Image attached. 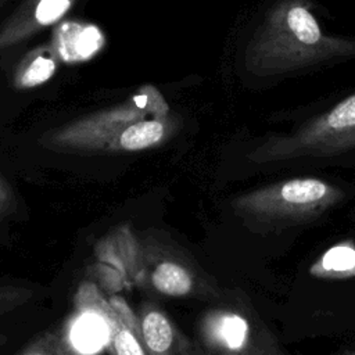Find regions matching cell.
I'll use <instances>...</instances> for the list:
<instances>
[{
  "label": "cell",
  "mask_w": 355,
  "mask_h": 355,
  "mask_svg": "<svg viewBox=\"0 0 355 355\" xmlns=\"http://www.w3.org/2000/svg\"><path fill=\"white\" fill-rule=\"evenodd\" d=\"M75 0H35L29 11H22L0 33V47L11 46L39 29L58 22L72 7Z\"/></svg>",
  "instance_id": "obj_10"
},
{
  "label": "cell",
  "mask_w": 355,
  "mask_h": 355,
  "mask_svg": "<svg viewBox=\"0 0 355 355\" xmlns=\"http://www.w3.org/2000/svg\"><path fill=\"white\" fill-rule=\"evenodd\" d=\"M344 198L334 183L316 176H297L237 196L232 207L250 226L277 230L309 223Z\"/></svg>",
  "instance_id": "obj_4"
},
{
  "label": "cell",
  "mask_w": 355,
  "mask_h": 355,
  "mask_svg": "<svg viewBox=\"0 0 355 355\" xmlns=\"http://www.w3.org/2000/svg\"><path fill=\"white\" fill-rule=\"evenodd\" d=\"M6 343H7V336L3 334V333H0V348H1Z\"/></svg>",
  "instance_id": "obj_17"
},
{
  "label": "cell",
  "mask_w": 355,
  "mask_h": 355,
  "mask_svg": "<svg viewBox=\"0 0 355 355\" xmlns=\"http://www.w3.org/2000/svg\"><path fill=\"white\" fill-rule=\"evenodd\" d=\"M273 119L290 125L257 137L245 153L250 162L277 165L355 155V87L276 112Z\"/></svg>",
  "instance_id": "obj_2"
},
{
  "label": "cell",
  "mask_w": 355,
  "mask_h": 355,
  "mask_svg": "<svg viewBox=\"0 0 355 355\" xmlns=\"http://www.w3.org/2000/svg\"><path fill=\"white\" fill-rule=\"evenodd\" d=\"M313 272L322 276H347L355 273V248L349 244H338L330 248L313 266Z\"/></svg>",
  "instance_id": "obj_14"
},
{
  "label": "cell",
  "mask_w": 355,
  "mask_h": 355,
  "mask_svg": "<svg viewBox=\"0 0 355 355\" xmlns=\"http://www.w3.org/2000/svg\"><path fill=\"white\" fill-rule=\"evenodd\" d=\"M272 355H286V354H284V352H283V349L280 348L279 351H276V352H275V354H272Z\"/></svg>",
  "instance_id": "obj_18"
},
{
  "label": "cell",
  "mask_w": 355,
  "mask_h": 355,
  "mask_svg": "<svg viewBox=\"0 0 355 355\" xmlns=\"http://www.w3.org/2000/svg\"><path fill=\"white\" fill-rule=\"evenodd\" d=\"M108 239L110 262L122 268L141 287L173 298L218 295L191 261L157 239H139L126 227L115 230L114 237Z\"/></svg>",
  "instance_id": "obj_3"
},
{
  "label": "cell",
  "mask_w": 355,
  "mask_h": 355,
  "mask_svg": "<svg viewBox=\"0 0 355 355\" xmlns=\"http://www.w3.org/2000/svg\"><path fill=\"white\" fill-rule=\"evenodd\" d=\"M343 355H355V351H345L343 352Z\"/></svg>",
  "instance_id": "obj_19"
},
{
  "label": "cell",
  "mask_w": 355,
  "mask_h": 355,
  "mask_svg": "<svg viewBox=\"0 0 355 355\" xmlns=\"http://www.w3.org/2000/svg\"><path fill=\"white\" fill-rule=\"evenodd\" d=\"M75 304L80 311L96 313L107 327V348L111 355H148L144 347L137 315L132 313L121 298L107 300L90 283H83Z\"/></svg>",
  "instance_id": "obj_7"
},
{
  "label": "cell",
  "mask_w": 355,
  "mask_h": 355,
  "mask_svg": "<svg viewBox=\"0 0 355 355\" xmlns=\"http://www.w3.org/2000/svg\"><path fill=\"white\" fill-rule=\"evenodd\" d=\"M14 355H89L78 349L65 330L42 333Z\"/></svg>",
  "instance_id": "obj_13"
},
{
  "label": "cell",
  "mask_w": 355,
  "mask_h": 355,
  "mask_svg": "<svg viewBox=\"0 0 355 355\" xmlns=\"http://www.w3.org/2000/svg\"><path fill=\"white\" fill-rule=\"evenodd\" d=\"M316 0H262L237 51V68L251 90L355 61V36L331 32Z\"/></svg>",
  "instance_id": "obj_1"
},
{
  "label": "cell",
  "mask_w": 355,
  "mask_h": 355,
  "mask_svg": "<svg viewBox=\"0 0 355 355\" xmlns=\"http://www.w3.org/2000/svg\"><path fill=\"white\" fill-rule=\"evenodd\" d=\"M101 29L93 24L65 21L54 32L53 49L67 64L85 62L93 58L104 46Z\"/></svg>",
  "instance_id": "obj_9"
},
{
  "label": "cell",
  "mask_w": 355,
  "mask_h": 355,
  "mask_svg": "<svg viewBox=\"0 0 355 355\" xmlns=\"http://www.w3.org/2000/svg\"><path fill=\"white\" fill-rule=\"evenodd\" d=\"M171 123L164 116L144 118L128 125L110 143V151H141L161 143L169 132Z\"/></svg>",
  "instance_id": "obj_11"
},
{
  "label": "cell",
  "mask_w": 355,
  "mask_h": 355,
  "mask_svg": "<svg viewBox=\"0 0 355 355\" xmlns=\"http://www.w3.org/2000/svg\"><path fill=\"white\" fill-rule=\"evenodd\" d=\"M201 345L212 355H269L277 338L241 297L208 309L200 320Z\"/></svg>",
  "instance_id": "obj_5"
},
{
  "label": "cell",
  "mask_w": 355,
  "mask_h": 355,
  "mask_svg": "<svg viewBox=\"0 0 355 355\" xmlns=\"http://www.w3.org/2000/svg\"><path fill=\"white\" fill-rule=\"evenodd\" d=\"M137 319L148 355H212L182 333L166 312L155 304H144Z\"/></svg>",
  "instance_id": "obj_8"
},
{
  "label": "cell",
  "mask_w": 355,
  "mask_h": 355,
  "mask_svg": "<svg viewBox=\"0 0 355 355\" xmlns=\"http://www.w3.org/2000/svg\"><path fill=\"white\" fill-rule=\"evenodd\" d=\"M57 61L50 50H40L28 57L15 73V87L33 89L50 80L55 72Z\"/></svg>",
  "instance_id": "obj_12"
},
{
  "label": "cell",
  "mask_w": 355,
  "mask_h": 355,
  "mask_svg": "<svg viewBox=\"0 0 355 355\" xmlns=\"http://www.w3.org/2000/svg\"><path fill=\"white\" fill-rule=\"evenodd\" d=\"M35 297V291L22 284H0V316L7 315Z\"/></svg>",
  "instance_id": "obj_15"
},
{
  "label": "cell",
  "mask_w": 355,
  "mask_h": 355,
  "mask_svg": "<svg viewBox=\"0 0 355 355\" xmlns=\"http://www.w3.org/2000/svg\"><path fill=\"white\" fill-rule=\"evenodd\" d=\"M18 208L17 196L10 183L0 175V230L4 223L15 215Z\"/></svg>",
  "instance_id": "obj_16"
},
{
  "label": "cell",
  "mask_w": 355,
  "mask_h": 355,
  "mask_svg": "<svg viewBox=\"0 0 355 355\" xmlns=\"http://www.w3.org/2000/svg\"><path fill=\"white\" fill-rule=\"evenodd\" d=\"M168 107L164 98L153 89L143 90L129 103L94 116L71 123L49 139L50 146L61 150H107L115 136L128 125L153 114L164 116Z\"/></svg>",
  "instance_id": "obj_6"
}]
</instances>
